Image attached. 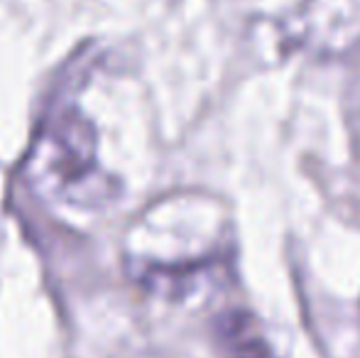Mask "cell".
Listing matches in <instances>:
<instances>
[{
	"label": "cell",
	"mask_w": 360,
	"mask_h": 358,
	"mask_svg": "<svg viewBox=\"0 0 360 358\" xmlns=\"http://www.w3.org/2000/svg\"><path fill=\"white\" fill-rule=\"evenodd\" d=\"M30 181L49 201L98 211L115 196V181L101 162V140L84 108L59 103L30 153Z\"/></svg>",
	"instance_id": "6da1fadb"
}]
</instances>
